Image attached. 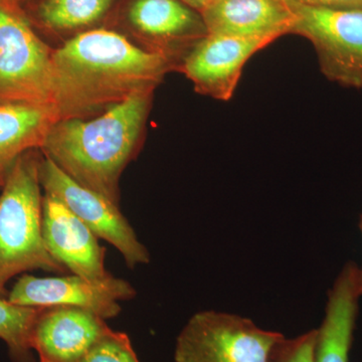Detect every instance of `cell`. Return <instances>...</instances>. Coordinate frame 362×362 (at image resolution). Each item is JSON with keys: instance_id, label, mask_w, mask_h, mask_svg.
<instances>
[{"instance_id": "6da1fadb", "label": "cell", "mask_w": 362, "mask_h": 362, "mask_svg": "<svg viewBox=\"0 0 362 362\" xmlns=\"http://www.w3.org/2000/svg\"><path fill=\"white\" fill-rule=\"evenodd\" d=\"M54 104L59 120L86 118L126 98L154 90L173 59L121 33L95 28L54 49Z\"/></svg>"}, {"instance_id": "7a4b0ae2", "label": "cell", "mask_w": 362, "mask_h": 362, "mask_svg": "<svg viewBox=\"0 0 362 362\" xmlns=\"http://www.w3.org/2000/svg\"><path fill=\"white\" fill-rule=\"evenodd\" d=\"M154 90L135 93L93 119H62L42 149L66 175L119 206V180L134 156Z\"/></svg>"}, {"instance_id": "3957f363", "label": "cell", "mask_w": 362, "mask_h": 362, "mask_svg": "<svg viewBox=\"0 0 362 362\" xmlns=\"http://www.w3.org/2000/svg\"><path fill=\"white\" fill-rule=\"evenodd\" d=\"M35 150L16 159L4 177L0 194V295L18 274L68 270L49 254L42 235V199Z\"/></svg>"}, {"instance_id": "277c9868", "label": "cell", "mask_w": 362, "mask_h": 362, "mask_svg": "<svg viewBox=\"0 0 362 362\" xmlns=\"http://www.w3.org/2000/svg\"><path fill=\"white\" fill-rule=\"evenodd\" d=\"M54 49L0 0V102L54 105Z\"/></svg>"}, {"instance_id": "5b68a950", "label": "cell", "mask_w": 362, "mask_h": 362, "mask_svg": "<svg viewBox=\"0 0 362 362\" xmlns=\"http://www.w3.org/2000/svg\"><path fill=\"white\" fill-rule=\"evenodd\" d=\"M284 337L251 319L213 310L194 314L176 339L175 362H267Z\"/></svg>"}, {"instance_id": "8992f818", "label": "cell", "mask_w": 362, "mask_h": 362, "mask_svg": "<svg viewBox=\"0 0 362 362\" xmlns=\"http://www.w3.org/2000/svg\"><path fill=\"white\" fill-rule=\"evenodd\" d=\"M284 1L294 16L291 33L311 42L323 75L344 87L362 89V9Z\"/></svg>"}, {"instance_id": "52a82bcc", "label": "cell", "mask_w": 362, "mask_h": 362, "mask_svg": "<svg viewBox=\"0 0 362 362\" xmlns=\"http://www.w3.org/2000/svg\"><path fill=\"white\" fill-rule=\"evenodd\" d=\"M40 180L45 194L58 199L99 239L115 247L127 267L133 269L149 263L150 255L146 247L138 240L119 206L83 187L45 156L40 163Z\"/></svg>"}, {"instance_id": "ba28073f", "label": "cell", "mask_w": 362, "mask_h": 362, "mask_svg": "<svg viewBox=\"0 0 362 362\" xmlns=\"http://www.w3.org/2000/svg\"><path fill=\"white\" fill-rule=\"evenodd\" d=\"M42 235L49 254L73 275L120 293L125 300L135 297L127 281L111 275L105 267V249L80 218L51 195L42 199Z\"/></svg>"}, {"instance_id": "9c48e42d", "label": "cell", "mask_w": 362, "mask_h": 362, "mask_svg": "<svg viewBox=\"0 0 362 362\" xmlns=\"http://www.w3.org/2000/svg\"><path fill=\"white\" fill-rule=\"evenodd\" d=\"M272 42L207 33L188 49L180 70L202 94L228 101L235 94L247 62Z\"/></svg>"}, {"instance_id": "30bf717a", "label": "cell", "mask_w": 362, "mask_h": 362, "mask_svg": "<svg viewBox=\"0 0 362 362\" xmlns=\"http://www.w3.org/2000/svg\"><path fill=\"white\" fill-rule=\"evenodd\" d=\"M109 328L105 319L85 309L49 307L33 324L30 342L40 359L78 362Z\"/></svg>"}, {"instance_id": "8fae6325", "label": "cell", "mask_w": 362, "mask_h": 362, "mask_svg": "<svg viewBox=\"0 0 362 362\" xmlns=\"http://www.w3.org/2000/svg\"><path fill=\"white\" fill-rule=\"evenodd\" d=\"M7 299L33 308L77 307L105 320L118 316L121 312L119 301H125L120 293L76 275L39 278L28 274L18 279Z\"/></svg>"}, {"instance_id": "7c38bea8", "label": "cell", "mask_w": 362, "mask_h": 362, "mask_svg": "<svg viewBox=\"0 0 362 362\" xmlns=\"http://www.w3.org/2000/svg\"><path fill=\"white\" fill-rule=\"evenodd\" d=\"M131 28L168 54L188 49L206 37L207 28L201 13L181 0H131L126 11Z\"/></svg>"}, {"instance_id": "4fadbf2b", "label": "cell", "mask_w": 362, "mask_h": 362, "mask_svg": "<svg viewBox=\"0 0 362 362\" xmlns=\"http://www.w3.org/2000/svg\"><path fill=\"white\" fill-rule=\"evenodd\" d=\"M201 14L209 33L272 42L291 33L294 21L284 0H214Z\"/></svg>"}, {"instance_id": "5bb4252c", "label": "cell", "mask_w": 362, "mask_h": 362, "mask_svg": "<svg viewBox=\"0 0 362 362\" xmlns=\"http://www.w3.org/2000/svg\"><path fill=\"white\" fill-rule=\"evenodd\" d=\"M359 268L349 262L328 292L325 316L317 329L315 362H349L358 300Z\"/></svg>"}, {"instance_id": "9a60e30c", "label": "cell", "mask_w": 362, "mask_h": 362, "mask_svg": "<svg viewBox=\"0 0 362 362\" xmlns=\"http://www.w3.org/2000/svg\"><path fill=\"white\" fill-rule=\"evenodd\" d=\"M59 117L54 105L0 102V178L18 157L42 148Z\"/></svg>"}, {"instance_id": "2e32d148", "label": "cell", "mask_w": 362, "mask_h": 362, "mask_svg": "<svg viewBox=\"0 0 362 362\" xmlns=\"http://www.w3.org/2000/svg\"><path fill=\"white\" fill-rule=\"evenodd\" d=\"M116 0H40L35 20L57 32L85 30L106 18Z\"/></svg>"}, {"instance_id": "e0dca14e", "label": "cell", "mask_w": 362, "mask_h": 362, "mask_svg": "<svg viewBox=\"0 0 362 362\" xmlns=\"http://www.w3.org/2000/svg\"><path fill=\"white\" fill-rule=\"evenodd\" d=\"M42 309L11 303L0 295V339L14 362H33L30 337Z\"/></svg>"}, {"instance_id": "ac0fdd59", "label": "cell", "mask_w": 362, "mask_h": 362, "mask_svg": "<svg viewBox=\"0 0 362 362\" xmlns=\"http://www.w3.org/2000/svg\"><path fill=\"white\" fill-rule=\"evenodd\" d=\"M78 362H141L126 333L109 328Z\"/></svg>"}, {"instance_id": "d6986e66", "label": "cell", "mask_w": 362, "mask_h": 362, "mask_svg": "<svg viewBox=\"0 0 362 362\" xmlns=\"http://www.w3.org/2000/svg\"><path fill=\"white\" fill-rule=\"evenodd\" d=\"M317 329L300 337L279 339L272 349L267 362H315Z\"/></svg>"}, {"instance_id": "ffe728a7", "label": "cell", "mask_w": 362, "mask_h": 362, "mask_svg": "<svg viewBox=\"0 0 362 362\" xmlns=\"http://www.w3.org/2000/svg\"><path fill=\"white\" fill-rule=\"evenodd\" d=\"M305 6L326 8L362 9V0H289Z\"/></svg>"}, {"instance_id": "44dd1931", "label": "cell", "mask_w": 362, "mask_h": 362, "mask_svg": "<svg viewBox=\"0 0 362 362\" xmlns=\"http://www.w3.org/2000/svg\"><path fill=\"white\" fill-rule=\"evenodd\" d=\"M183 4L192 7L194 11L202 13L206 7L209 6L214 0H181Z\"/></svg>"}, {"instance_id": "7402d4cb", "label": "cell", "mask_w": 362, "mask_h": 362, "mask_svg": "<svg viewBox=\"0 0 362 362\" xmlns=\"http://www.w3.org/2000/svg\"><path fill=\"white\" fill-rule=\"evenodd\" d=\"M6 6H11V8L14 9H23L21 6V2L23 0H2Z\"/></svg>"}, {"instance_id": "603a6c76", "label": "cell", "mask_w": 362, "mask_h": 362, "mask_svg": "<svg viewBox=\"0 0 362 362\" xmlns=\"http://www.w3.org/2000/svg\"><path fill=\"white\" fill-rule=\"evenodd\" d=\"M359 228H361V230L362 233V216L361 218V223H359ZM358 286H359V292H361V294L362 296V268H359Z\"/></svg>"}, {"instance_id": "cb8c5ba5", "label": "cell", "mask_w": 362, "mask_h": 362, "mask_svg": "<svg viewBox=\"0 0 362 362\" xmlns=\"http://www.w3.org/2000/svg\"><path fill=\"white\" fill-rule=\"evenodd\" d=\"M4 180H1V178H0V187H2V185H4Z\"/></svg>"}, {"instance_id": "d4e9b609", "label": "cell", "mask_w": 362, "mask_h": 362, "mask_svg": "<svg viewBox=\"0 0 362 362\" xmlns=\"http://www.w3.org/2000/svg\"><path fill=\"white\" fill-rule=\"evenodd\" d=\"M40 362H52V361H45V359H40Z\"/></svg>"}]
</instances>
